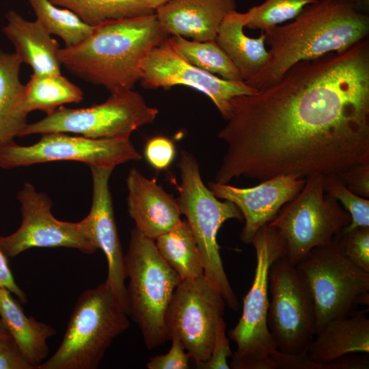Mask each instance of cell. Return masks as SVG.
I'll return each mask as SVG.
<instances>
[{
  "mask_svg": "<svg viewBox=\"0 0 369 369\" xmlns=\"http://www.w3.org/2000/svg\"><path fill=\"white\" fill-rule=\"evenodd\" d=\"M215 182L339 174L369 162V40L290 66L230 102Z\"/></svg>",
  "mask_w": 369,
  "mask_h": 369,
  "instance_id": "obj_1",
  "label": "cell"
},
{
  "mask_svg": "<svg viewBox=\"0 0 369 369\" xmlns=\"http://www.w3.org/2000/svg\"><path fill=\"white\" fill-rule=\"evenodd\" d=\"M368 34L369 0H318L266 35L269 59L245 83L256 90L268 87L297 62L342 53Z\"/></svg>",
  "mask_w": 369,
  "mask_h": 369,
  "instance_id": "obj_2",
  "label": "cell"
},
{
  "mask_svg": "<svg viewBox=\"0 0 369 369\" xmlns=\"http://www.w3.org/2000/svg\"><path fill=\"white\" fill-rule=\"evenodd\" d=\"M168 36L154 13L112 20L80 44L60 48L59 57L72 74L120 93L133 90L148 54Z\"/></svg>",
  "mask_w": 369,
  "mask_h": 369,
  "instance_id": "obj_3",
  "label": "cell"
},
{
  "mask_svg": "<svg viewBox=\"0 0 369 369\" xmlns=\"http://www.w3.org/2000/svg\"><path fill=\"white\" fill-rule=\"evenodd\" d=\"M128 314L105 281L79 297L62 340L38 369H96L129 327Z\"/></svg>",
  "mask_w": 369,
  "mask_h": 369,
  "instance_id": "obj_4",
  "label": "cell"
},
{
  "mask_svg": "<svg viewBox=\"0 0 369 369\" xmlns=\"http://www.w3.org/2000/svg\"><path fill=\"white\" fill-rule=\"evenodd\" d=\"M127 313L138 325L149 350L167 341L165 314L181 282L178 273L163 259L154 240L135 227L131 231L124 256Z\"/></svg>",
  "mask_w": 369,
  "mask_h": 369,
  "instance_id": "obj_5",
  "label": "cell"
},
{
  "mask_svg": "<svg viewBox=\"0 0 369 369\" xmlns=\"http://www.w3.org/2000/svg\"><path fill=\"white\" fill-rule=\"evenodd\" d=\"M177 166L181 179L180 185H176L177 201L197 242L204 275L220 292L226 304L236 311L239 303L224 270L217 234L227 220L243 221V215L234 203L220 200L206 186L198 162L191 153L182 150Z\"/></svg>",
  "mask_w": 369,
  "mask_h": 369,
  "instance_id": "obj_6",
  "label": "cell"
},
{
  "mask_svg": "<svg viewBox=\"0 0 369 369\" xmlns=\"http://www.w3.org/2000/svg\"><path fill=\"white\" fill-rule=\"evenodd\" d=\"M251 243L256 251V266L251 286L243 299L241 316L228 333L237 346L230 367L275 369L272 357L277 349L267 323L269 274L273 262L285 256V247L276 229L268 223L257 231Z\"/></svg>",
  "mask_w": 369,
  "mask_h": 369,
  "instance_id": "obj_7",
  "label": "cell"
},
{
  "mask_svg": "<svg viewBox=\"0 0 369 369\" xmlns=\"http://www.w3.org/2000/svg\"><path fill=\"white\" fill-rule=\"evenodd\" d=\"M349 213L329 195L324 176L307 177L301 191L268 223L279 234L285 256L296 266L312 249L331 243L351 222Z\"/></svg>",
  "mask_w": 369,
  "mask_h": 369,
  "instance_id": "obj_8",
  "label": "cell"
},
{
  "mask_svg": "<svg viewBox=\"0 0 369 369\" xmlns=\"http://www.w3.org/2000/svg\"><path fill=\"white\" fill-rule=\"evenodd\" d=\"M337 237L312 249L296 265L312 301L316 333L329 321L354 312L359 305H368L369 273L343 256Z\"/></svg>",
  "mask_w": 369,
  "mask_h": 369,
  "instance_id": "obj_9",
  "label": "cell"
},
{
  "mask_svg": "<svg viewBox=\"0 0 369 369\" xmlns=\"http://www.w3.org/2000/svg\"><path fill=\"white\" fill-rule=\"evenodd\" d=\"M158 113L140 94L131 90L111 94L103 102L89 107L61 106L43 119L27 124L20 137L64 133L92 139H129L139 127L152 123Z\"/></svg>",
  "mask_w": 369,
  "mask_h": 369,
  "instance_id": "obj_10",
  "label": "cell"
},
{
  "mask_svg": "<svg viewBox=\"0 0 369 369\" xmlns=\"http://www.w3.org/2000/svg\"><path fill=\"white\" fill-rule=\"evenodd\" d=\"M269 288L267 323L276 348L288 354L306 353L316 335L314 307L302 276L285 256L271 264Z\"/></svg>",
  "mask_w": 369,
  "mask_h": 369,
  "instance_id": "obj_11",
  "label": "cell"
},
{
  "mask_svg": "<svg viewBox=\"0 0 369 369\" xmlns=\"http://www.w3.org/2000/svg\"><path fill=\"white\" fill-rule=\"evenodd\" d=\"M22 223L8 236H0V247L8 258H14L33 247H68L92 254L98 249L90 220L79 222L60 221L52 212V200L34 186L25 182L18 191Z\"/></svg>",
  "mask_w": 369,
  "mask_h": 369,
  "instance_id": "obj_12",
  "label": "cell"
},
{
  "mask_svg": "<svg viewBox=\"0 0 369 369\" xmlns=\"http://www.w3.org/2000/svg\"><path fill=\"white\" fill-rule=\"evenodd\" d=\"M226 302L204 275L182 280L165 314L167 340L178 338L196 365L212 353Z\"/></svg>",
  "mask_w": 369,
  "mask_h": 369,
  "instance_id": "obj_13",
  "label": "cell"
},
{
  "mask_svg": "<svg viewBox=\"0 0 369 369\" xmlns=\"http://www.w3.org/2000/svg\"><path fill=\"white\" fill-rule=\"evenodd\" d=\"M30 146L14 141L0 147V167L12 169L56 161H73L90 166L113 169L141 155L127 138L92 139L79 135L53 133L42 135Z\"/></svg>",
  "mask_w": 369,
  "mask_h": 369,
  "instance_id": "obj_14",
  "label": "cell"
},
{
  "mask_svg": "<svg viewBox=\"0 0 369 369\" xmlns=\"http://www.w3.org/2000/svg\"><path fill=\"white\" fill-rule=\"evenodd\" d=\"M140 81L145 88L184 85L207 96L224 120L232 98L252 94L258 90L243 81L220 78L188 62L170 46L167 38L151 49L144 59Z\"/></svg>",
  "mask_w": 369,
  "mask_h": 369,
  "instance_id": "obj_15",
  "label": "cell"
},
{
  "mask_svg": "<svg viewBox=\"0 0 369 369\" xmlns=\"http://www.w3.org/2000/svg\"><path fill=\"white\" fill-rule=\"evenodd\" d=\"M305 178L297 175H277L248 188L208 182L207 187L220 200L234 203L240 210L245 226L241 241L250 244L257 231L269 223L280 209L302 189Z\"/></svg>",
  "mask_w": 369,
  "mask_h": 369,
  "instance_id": "obj_16",
  "label": "cell"
},
{
  "mask_svg": "<svg viewBox=\"0 0 369 369\" xmlns=\"http://www.w3.org/2000/svg\"><path fill=\"white\" fill-rule=\"evenodd\" d=\"M92 176V202L87 215L98 249L107 262V277L112 292L127 313L124 256L114 217L109 181L113 169L90 166ZM128 314V313H127Z\"/></svg>",
  "mask_w": 369,
  "mask_h": 369,
  "instance_id": "obj_17",
  "label": "cell"
},
{
  "mask_svg": "<svg viewBox=\"0 0 369 369\" xmlns=\"http://www.w3.org/2000/svg\"><path fill=\"white\" fill-rule=\"evenodd\" d=\"M126 182L128 213L144 235L155 240L180 222L182 214L177 198L155 178H148L133 167Z\"/></svg>",
  "mask_w": 369,
  "mask_h": 369,
  "instance_id": "obj_18",
  "label": "cell"
},
{
  "mask_svg": "<svg viewBox=\"0 0 369 369\" xmlns=\"http://www.w3.org/2000/svg\"><path fill=\"white\" fill-rule=\"evenodd\" d=\"M236 0H171L155 10L169 36L215 40L224 18L236 10Z\"/></svg>",
  "mask_w": 369,
  "mask_h": 369,
  "instance_id": "obj_19",
  "label": "cell"
},
{
  "mask_svg": "<svg viewBox=\"0 0 369 369\" xmlns=\"http://www.w3.org/2000/svg\"><path fill=\"white\" fill-rule=\"evenodd\" d=\"M5 19L1 31L23 64L35 74H62L59 43L37 20L29 21L14 10L6 13Z\"/></svg>",
  "mask_w": 369,
  "mask_h": 369,
  "instance_id": "obj_20",
  "label": "cell"
},
{
  "mask_svg": "<svg viewBox=\"0 0 369 369\" xmlns=\"http://www.w3.org/2000/svg\"><path fill=\"white\" fill-rule=\"evenodd\" d=\"M368 309L338 318L317 332L307 350L309 359L325 369V364L351 353H369Z\"/></svg>",
  "mask_w": 369,
  "mask_h": 369,
  "instance_id": "obj_21",
  "label": "cell"
},
{
  "mask_svg": "<svg viewBox=\"0 0 369 369\" xmlns=\"http://www.w3.org/2000/svg\"><path fill=\"white\" fill-rule=\"evenodd\" d=\"M244 13H229L222 21L215 41L236 67L241 81L247 82L266 65L270 54L265 48L266 34L253 38L245 34Z\"/></svg>",
  "mask_w": 369,
  "mask_h": 369,
  "instance_id": "obj_22",
  "label": "cell"
},
{
  "mask_svg": "<svg viewBox=\"0 0 369 369\" xmlns=\"http://www.w3.org/2000/svg\"><path fill=\"white\" fill-rule=\"evenodd\" d=\"M0 319L25 357L38 369L48 357L47 340L55 335V329L27 316L20 302L5 288H0Z\"/></svg>",
  "mask_w": 369,
  "mask_h": 369,
  "instance_id": "obj_23",
  "label": "cell"
},
{
  "mask_svg": "<svg viewBox=\"0 0 369 369\" xmlns=\"http://www.w3.org/2000/svg\"><path fill=\"white\" fill-rule=\"evenodd\" d=\"M15 52L0 49V147L14 142L26 125L25 85L20 80L22 64Z\"/></svg>",
  "mask_w": 369,
  "mask_h": 369,
  "instance_id": "obj_24",
  "label": "cell"
},
{
  "mask_svg": "<svg viewBox=\"0 0 369 369\" xmlns=\"http://www.w3.org/2000/svg\"><path fill=\"white\" fill-rule=\"evenodd\" d=\"M163 259L181 280L204 275V267L197 242L187 221L181 220L173 229L154 240Z\"/></svg>",
  "mask_w": 369,
  "mask_h": 369,
  "instance_id": "obj_25",
  "label": "cell"
},
{
  "mask_svg": "<svg viewBox=\"0 0 369 369\" xmlns=\"http://www.w3.org/2000/svg\"><path fill=\"white\" fill-rule=\"evenodd\" d=\"M83 99L82 90L62 74L33 73L25 85L24 108L27 114L39 110L49 115L65 104Z\"/></svg>",
  "mask_w": 369,
  "mask_h": 369,
  "instance_id": "obj_26",
  "label": "cell"
},
{
  "mask_svg": "<svg viewBox=\"0 0 369 369\" xmlns=\"http://www.w3.org/2000/svg\"><path fill=\"white\" fill-rule=\"evenodd\" d=\"M96 27L105 22L154 14L141 0H49Z\"/></svg>",
  "mask_w": 369,
  "mask_h": 369,
  "instance_id": "obj_27",
  "label": "cell"
},
{
  "mask_svg": "<svg viewBox=\"0 0 369 369\" xmlns=\"http://www.w3.org/2000/svg\"><path fill=\"white\" fill-rule=\"evenodd\" d=\"M167 41L178 55L191 64L227 80L241 81L236 67L215 40L199 42L169 36Z\"/></svg>",
  "mask_w": 369,
  "mask_h": 369,
  "instance_id": "obj_28",
  "label": "cell"
},
{
  "mask_svg": "<svg viewBox=\"0 0 369 369\" xmlns=\"http://www.w3.org/2000/svg\"><path fill=\"white\" fill-rule=\"evenodd\" d=\"M36 20L51 35L59 36L64 47H72L83 42L94 30L68 9H61L49 0H28Z\"/></svg>",
  "mask_w": 369,
  "mask_h": 369,
  "instance_id": "obj_29",
  "label": "cell"
},
{
  "mask_svg": "<svg viewBox=\"0 0 369 369\" xmlns=\"http://www.w3.org/2000/svg\"><path fill=\"white\" fill-rule=\"evenodd\" d=\"M318 0H265L244 13L245 27L267 35L275 27L296 18L303 8Z\"/></svg>",
  "mask_w": 369,
  "mask_h": 369,
  "instance_id": "obj_30",
  "label": "cell"
},
{
  "mask_svg": "<svg viewBox=\"0 0 369 369\" xmlns=\"http://www.w3.org/2000/svg\"><path fill=\"white\" fill-rule=\"evenodd\" d=\"M325 191L335 198L351 215L350 223L343 229L348 231L359 227H369V200L350 191L338 174L324 176Z\"/></svg>",
  "mask_w": 369,
  "mask_h": 369,
  "instance_id": "obj_31",
  "label": "cell"
},
{
  "mask_svg": "<svg viewBox=\"0 0 369 369\" xmlns=\"http://www.w3.org/2000/svg\"><path fill=\"white\" fill-rule=\"evenodd\" d=\"M337 244L345 258L369 273V227L342 230L337 237Z\"/></svg>",
  "mask_w": 369,
  "mask_h": 369,
  "instance_id": "obj_32",
  "label": "cell"
},
{
  "mask_svg": "<svg viewBox=\"0 0 369 369\" xmlns=\"http://www.w3.org/2000/svg\"><path fill=\"white\" fill-rule=\"evenodd\" d=\"M144 154L148 163L156 170L167 169L176 156V146L169 138L156 135L146 143Z\"/></svg>",
  "mask_w": 369,
  "mask_h": 369,
  "instance_id": "obj_33",
  "label": "cell"
},
{
  "mask_svg": "<svg viewBox=\"0 0 369 369\" xmlns=\"http://www.w3.org/2000/svg\"><path fill=\"white\" fill-rule=\"evenodd\" d=\"M232 356L229 340L226 333V323L223 316L218 323L214 345L209 358L200 364H197L201 369H229L228 358Z\"/></svg>",
  "mask_w": 369,
  "mask_h": 369,
  "instance_id": "obj_34",
  "label": "cell"
},
{
  "mask_svg": "<svg viewBox=\"0 0 369 369\" xmlns=\"http://www.w3.org/2000/svg\"><path fill=\"white\" fill-rule=\"evenodd\" d=\"M172 346L166 354L150 357L147 363L148 369H187L190 356L181 342L176 338L171 339Z\"/></svg>",
  "mask_w": 369,
  "mask_h": 369,
  "instance_id": "obj_35",
  "label": "cell"
},
{
  "mask_svg": "<svg viewBox=\"0 0 369 369\" xmlns=\"http://www.w3.org/2000/svg\"><path fill=\"white\" fill-rule=\"evenodd\" d=\"M0 369H36L10 333L0 338Z\"/></svg>",
  "mask_w": 369,
  "mask_h": 369,
  "instance_id": "obj_36",
  "label": "cell"
},
{
  "mask_svg": "<svg viewBox=\"0 0 369 369\" xmlns=\"http://www.w3.org/2000/svg\"><path fill=\"white\" fill-rule=\"evenodd\" d=\"M344 185L356 195L369 197V162L351 167L338 174Z\"/></svg>",
  "mask_w": 369,
  "mask_h": 369,
  "instance_id": "obj_37",
  "label": "cell"
},
{
  "mask_svg": "<svg viewBox=\"0 0 369 369\" xmlns=\"http://www.w3.org/2000/svg\"><path fill=\"white\" fill-rule=\"evenodd\" d=\"M0 288H5L12 295H15L17 299L25 303L27 301L26 294L17 285L14 277L10 269L8 257L0 247Z\"/></svg>",
  "mask_w": 369,
  "mask_h": 369,
  "instance_id": "obj_38",
  "label": "cell"
},
{
  "mask_svg": "<svg viewBox=\"0 0 369 369\" xmlns=\"http://www.w3.org/2000/svg\"><path fill=\"white\" fill-rule=\"evenodd\" d=\"M145 5L154 11L171 0H141Z\"/></svg>",
  "mask_w": 369,
  "mask_h": 369,
  "instance_id": "obj_39",
  "label": "cell"
},
{
  "mask_svg": "<svg viewBox=\"0 0 369 369\" xmlns=\"http://www.w3.org/2000/svg\"><path fill=\"white\" fill-rule=\"evenodd\" d=\"M8 333H9L8 331L6 330V329L5 328L4 325H3L0 319V338Z\"/></svg>",
  "mask_w": 369,
  "mask_h": 369,
  "instance_id": "obj_40",
  "label": "cell"
}]
</instances>
